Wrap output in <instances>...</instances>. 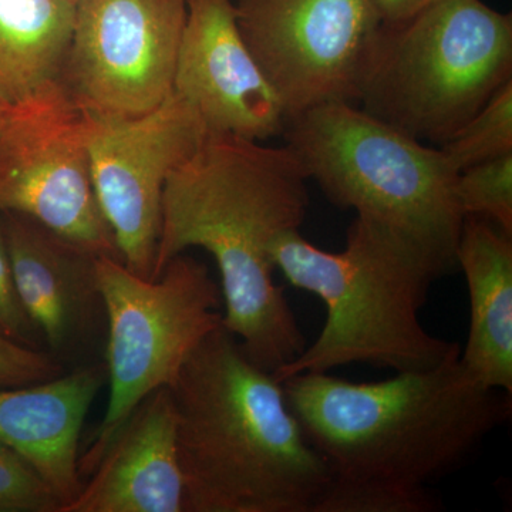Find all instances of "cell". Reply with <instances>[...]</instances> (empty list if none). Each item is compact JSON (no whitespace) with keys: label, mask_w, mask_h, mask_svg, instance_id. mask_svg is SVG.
I'll return each instance as SVG.
<instances>
[{"label":"cell","mask_w":512,"mask_h":512,"mask_svg":"<svg viewBox=\"0 0 512 512\" xmlns=\"http://www.w3.org/2000/svg\"><path fill=\"white\" fill-rule=\"evenodd\" d=\"M208 134L197 111L174 92L136 119L90 117L94 194L121 262L133 274L153 276L165 184Z\"/></svg>","instance_id":"cell-11"},{"label":"cell","mask_w":512,"mask_h":512,"mask_svg":"<svg viewBox=\"0 0 512 512\" xmlns=\"http://www.w3.org/2000/svg\"><path fill=\"white\" fill-rule=\"evenodd\" d=\"M512 80V16L483 0H433L382 23L355 104L440 147Z\"/></svg>","instance_id":"cell-5"},{"label":"cell","mask_w":512,"mask_h":512,"mask_svg":"<svg viewBox=\"0 0 512 512\" xmlns=\"http://www.w3.org/2000/svg\"><path fill=\"white\" fill-rule=\"evenodd\" d=\"M0 335L20 345L43 349V339L20 302L10 261L5 220L0 212Z\"/></svg>","instance_id":"cell-21"},{"label":"cell","mask_w":512,"mask_h":512,"mask_svg":"<svg viewBox=\"0 0 512 512\" xmlns=\"http://www.w3.org/2000/svg\"><path fill=\"white\" fill-rule=\"evenodd\" d=\"M466 276L470 328L460 350L464 370L487 389L512 393V235L466 217L457 245Z\"/></svg>","instance_id":"cell-16"},{"label":"cell","mask_w":512,"mask_h":512,"mask_svg":"<svg viewBox=\"0 0 512 512\" xmlns=\"http://www.w3.org/2000/svg\"><path fill=\"white\" fill-rule=\"evenodd\" d=\"M173 92L197 111L208 133L265 143L288 123L241 35L232 0H187Z\"/></svg>","instance_id":"cell-12"},{"label":"cell","mask_w":512,"mask_h":512,"mask_svg":"<svg viewBox=\"0 0 512 512\" xmlns=\"http://www.w3.org/2000/svg\"><path fill=\"white\" fill-rule=\"evenodd\" d=\"M281 383L328 467L316 512L439 511L430 484L463 467L511 414V394L477 383L460 352L380 382L299 373Z\"/></svg>","instance_id":"cell-1"},{"label":"cell","mask_w":512,"mask_h":512,"mask_svg":"<svg viewBox=\"0 0 512 512\" xmlns=\"http://www.w3.org/2000/svg\"><path fill=\"white\" fill-rule=\"evenodd\" d=\"M106 382V365L100 362L45 382L0 389V443L35 468L59 498L60 511L82 490L80 437Z\"/></svg>","instance_id":"cell-15"},{"label":"cell","mask_w":512,"mask_h":512,"mask_svg":"<svg viewBox=\"0 0 512 512\" xmlns=\"http://www.w3.org/2000/svg\"><path fill=\"white\" fill-rule=\"evenodd\" d=\"M431 2L433 0H375L383 23L400 22Z\"/></svg>","instance_id":"cell-23"},{"label":"cell","mask_w":512,"mask_h":512,"mask_svg":"<svg viewBox=\"0 0 512 512\" xmlns=\"http://www.w3.org/2000/svg\"><path fill=\"white\" fill-rule=\"evenodd\" d=\"M89 126L60 82L18 103L0 101V212L120 259L94 194Z\"/></svg>","instance_id":"cell-8"},{"label":"cell","mask_w":512,"mask_h":512,"mask_svg":"<svg viewBox=\"0 0 512 512\" xmlns=\"http://www.w3.org/2000/svg\"><path fill=\"white\" fill-rule=\"evenodd\" d=\"M185 512H315L328 467L306 440L274 373L224 325L170 387Z\"/></svg>","instance_id":"cell-3"},{"label":"cell","mask_w":512,"mask_h":512,"mask_svg":"<svg viewBox=\"0 0 512 512\" xmlns=\"http://www.w3.org/2000/svg\"><path fill=\"white\" fill-rule=\"evenodd\" d=\"M16 289L46 346L62 365L106 333L97 282L99 255L19 214H3Z\"/></svg>","instance_id":"cell-13"},{"label":"cell","mask_w":512,"mask_h":512,"mask_svg":"<svg viewBox=\"0 0 512 512\" xmlns=\"http://www.w3.org/2000/svg\"><path fill=\"white\" fill-rule=\"evenodd\" d=\"M309 181L286 144L210 133L164 188L151 279L187 249H205L221 275L222 325L266 372L275 373L306 348L274 282L272 247L281 235L301 229Z\"/></svg>","instance_id":"cell-2"},{"label":"cell","mask_w":512,"mask_h":512,"mask_svg":"<svg viewBox=\"0 0 512 512\" xmlns=\"http://www.w3.org/2000/svg\"><path fill=\"white\" fill-rule=\"evenodd\" d=\"M74 18L73 0H0L2 103H18L59 82Z\"/></svg>","instance_id":"cell-17"},{"label":"cell","mask_w":512,"mask_h":512,"mask_svg":"<svg viewBox=\"0 0 512 512\" xmlns=\"http://www.w3.org/2000/svg\"><path fill=\"white\" fill-rule=\"evenodd\" d=\"M272 258L289 284L318 296L326 308L318 338L276 370L279 382L352 363L423 372L461 350L420 320L431 286L457 266L387 225L356 215L339 252L316 247L301 229L286 232Z\"/></svg>","instance_id":"cell-4"},{"label":"cell","mask_w":512,"mask_h":512,"mask_svg":"<svg viewBox=\"0 0 512 512\" xmlns=\"http://www.w3.org/2000/svg\"><path fill=\"white\" fill-rule=\"evenodd\" d=\"M96 271L106 311L110 394L103 420L79 458L82 476L93 473L138 404L173 386L192 352L222 325L220 286L191 256H175L156 279L133 274L111 256H99Z\"/></svg>","instance_id":"cell-7"},{"label":"cell","mask_w":512,"mask_h":512,"mask_svg":"<svg viewBox=\"0 0 512 512\" xmlns=\"http://www.w3.org/2000/svg\"><path fill=\"white\" fill-rule=\"evenodd\" d=\"M286 146L333 204L420 242L457 266L464 217L457 171L421 143L353 103H329L286 123Z\"/></svg>","instance_id":"cell-6"},{"label":"cell","mask_w":512,"mask_h":512,"mask_svg":"<svg viewBox=\"0 0 512 512\" xmlns=\"http://www.w3.org/2000/svg\"><path fill=\"white\" fill-rule=\"evenodd\" d=\"M238 28L288 120L329 103L355 104L382 26L375 0H232Z\"/></svg>","instance_id":"cell-10"},{"label":"cell","mask_w":512,"mask_h":512,"mask_svg":"<svg viewBox=\"0 0 512 512\" xmlns=\"http://www.w3.org/2000/svg\"><path fill=\"white\" fill-rule=\"evenodd\" d=\"M439 148L457 173L512 154V80Z\"/></svg>","instance_id":"cell-18"},{"label":"cell","mask_w":512,"mask_h":512,"mask_svg":"<svg viewBox=\"0 0 512 512\" xmlns=\"http://www.w3.org/2000/svg\"><path fill=\"white\" fill-rule=\"evenodd\" d=\"M187 0H77L59 82L87 116H144L171 93Z\"/></svg>","instance_id":"cell-9"},{"label":"cell","mask_w":512,"mask_h":512,"mask_svg":"<svg viewBox=\"0 0 512 512\" xmlns=\"http://www.w3.org/2000/svg\"><path fill=\"white\" fill-rule=\"evenodd\" d=\"M89 477L60 512H185L170 387L138 404Z\"/></svg>","instance_id":"cell-14"},{"label":"cell","mask_w":512,"mask_h":512,"mask_svg":"<svg viewBox=\"0 0 512 512\" xmlns=\"http://www.w3.org/2000/svg\"><path fill=\"white\" fill-rule=\"evenodd\" d=\"M64 373V365L45 349H33L0 335V389L29 386Z\"/></svg>","instance_id":"cell-22"},{"label":"cell","mask_w":512,"mask_h":512,"mask_svg":"<svg viewBox=\"0 0 512 512\" xmlns=\"http://www.w3.org/2000/svg\"><path fill=\"white\" fill-rule=\"evenodd\" d=\"M59 498L15 450L0 443V512H59Z\"/></svg>","instance_id":"cell-20"},{"label":"cell","mask_w":512,"mask_h":512,"mask_svg":"<svg viewBox=\"0 0 512 512\" xmlns=\"http://www.w3.org/2000/svg\"><path fill=\"white\" fill-rule=\"evenodd\" d=\"M73 2H77V0H73Z\"/></svg>","instance_id":"cell-24"},{"label":"cell","mask_w":512,"mask_h":512,"mask_svg":"<svg viewBox=\"0 0 512 512\" xmlns=\"http://www.w3.org/2000/svg\"><path fill=\"white\" fill-rule=\"evenodd\" d=\"M458 207L464 217H480L512 235V154L460 171Z\"/></svg>","instance_id":"cell-19"}]
</instances>
